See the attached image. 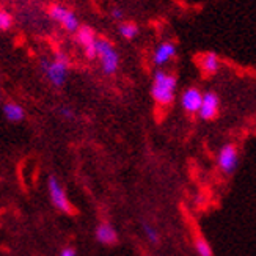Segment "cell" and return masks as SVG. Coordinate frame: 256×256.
<instances>
[{"label": "cell", "mask_w": 256, "mask_h": 256, "mask_svg": "<svg viewBox=\"0 0 256 256\" xmlns=\"http://www.w3.org/2000/svg\"><path fill=\"white\" fill-rule=\"evenodd\" d=\"M96 239L104 246H112L118 239L116 230L110 224H101L96 228Z\"/></svg>", "instance_id": "8fae6325"}, {"label": "cell", "mask_w": 256, "mask_h": 256, "mask_svg": "<svg viewBox=\"0 0 256 256\" xmlns=\"http://www.w3.org/2000/svg\"><path fill=\"white\" fill-rule=\"evenodd\" d=\"M11 26H13V16H11L8 11L0 8V32L11 28Z\"/></svg>", "instance_id": "2e32d148"}, {"label": "cell", "mask_w": 256, "mask_h": 256, "mask_svg": "<svg viewBox=\"0 0 256 256\" xmlns=\"http://www.w3.org/2000/svg\"><path fill=\"white\" fill-rule=\"evenodd\" d=\"M0 102H2V98H0Z\"/></svg>", "instance_id": "44dd1931"}, {"label": "cell", "mask_w": 256, "mask_h": 256, "mask_svg": "<svg viewBox=\"0 0 256 256\" xmlns=\"http://www.w3.org/2000/svg\"><path fill=\"white\" fill-rule=\"evenodd\" d=\"M48 190H49V196L52 204L62 212H72V208L68 196H66V192L63 186L60 184V181L55 176H50L48 181Z\"/></svg>", "instance_id": "5b68a950"}, {"label": "cell", "mask_w": 256, "mask_h": 256, "mask_svg": "<svg viewBox=\"0 0 256 256\" xmlns=\"http://www.w3.org/2000/svg\"><path fill=\"white\" fill-rule=\"evenodd\" d=\"M200 66H202L204 74H216L220 68V60L216 54L208 52L203 55L202 60H200Z\"/></svg>", "instance_id": "4fadbf2b"}, {"label": "cell", "mask_w": 256, "mask_h": 256, "mask_svg": "<svg viewBox=\"0 0 256 256\" xmlns=\"http://www.w3.org/2000/svg\"><path fill=\"white\" fill-rule=\"evenodd\" d=\"M239 164V152L234 144H225L224 148L218 151L217 156V165L218 168L224 172L225 174L234 173Z\"/></svg>", "instance_id": "8992f818"}, {"label": "cell", "mask_w": 256, "mask_h": 256, "mask_svg": "<svg viewBox=\"0 0 256 256\" xmlns=\"http://www.w3.org/2000/svg\"><path fill=\"white\" fill-rule=\"evenodd\" d=\"M41 70L46 76V79L54 85V86H63L66 79H68V70L70 63L66 55L63 52H57L52 60H42L41 62Z\"/></svg>", "instance_id": "7a4b0ae2"}, {"label": "cell", "mask_w": 256, "mask_h": 256, "mask_svg": "<svg viewBox=\"0 0 256 256\" xmlns=\"http://www.w3.org/2000/svg\"><path fill=\"white\" fill-rule=\"evenodd\" d=\"M60 115L63 118H66V120H72L74 118V112H72L71 108H66V107H62L60 108Z\"/></svg>", "instance_id": "ac0fdd59"}, {"label": "cell", "mask_w": 256, "mask_h": 256, "mask_svg": "<svg viewBox=\"0 0 256 256\" xmlns=\"http://www.w3.org/2000/svg\"><path fill=\"white\" fill-rule=\"evenodd\" d=\"M112 18L114 19H123V10H120V8H114L112 10Z\"/></svg>", "instance_id": "d6986e66"}, {"label": "cell", "mask_w": 256, "mask_h": 256, "mask_svg": "<svg viewBox=\"0 0 256 256\" xmlns=\"http://www.w3.org/2000/svg\"><path fill=\"white\" fill-rule=\"evenodd\" d=\"M195 248H196V253L200 256H212V248H210L209 244L202 238H198L195 240Z\"/></svg>", "instance_id": "9a60e30c"}, {"label": "cell", "mask_w": 256, "mask_h": 256, "mask_svg": "<svg viewBox=\"0 0 256 256\" xmlns=\"http://www.w3.org/2000/svg\"><path fill=\"white\" fill-rule=\"evenodd\" d=\"M118 30H120V35L124 40H134L138 35V27L134 24V22H123V24H120Z\"/></svg>", "instance_id": "5bb4252c"}, {"label": "cell", "mask_w": 256, "mask_h": 256, "mask_svg": "<svg viewBox=\"0 0 256 256\" xmlns=\"http://www.w3.org/2000/svg\"><path fill=\"white\" fill-rule=\"evenodd\" d=\"M49 16L58 22V24L66 30V32H71V33H77L82 26L77 16L72 13L70 8H66L64 5H52L49 8Z\"/></svg>", "instance_id": "277c9868"}, {"label": "cell", "mask_w": 256, "mask_h": 256, "mask_svg": "<svg viewBox=\"0 0 256 256\" xmlns=\"http://www.w3.org/2000/svg\"><path fill=\"white\" fill-rule=\"evenodd\" d=\"M76 36H77V42L80 44L85 55L90 60L96 58V42H98V38L94 35V32L92 27H88V26H82L79 30H77L76 33Z\"/></svg>", "instance_id": "52a82bcc"}, {"label": "cell", "mask_w": 256, "mask_h": 256, "mask_svg": "<svg viewBox=\"0 0 256 256\" xmlns=\"http://www.w3.org/2000/svg\"><path fill=\"white\" fill-rule=\"evenodd\" d=\"M178 80L176 77L165 71H156L151 85V96L156 102L162 107L170 106L176 96Z\"/></svg>", "instance_id": "6da1fadb"}, {"label": "cell", "mask_w": 256, "mask_h": 256, "mask_svg": "<svg viewBox=\"0 0 256 256\" xmlns=\"http://www.w3.org/2000/svg\"><path fill=\"white\" fill-rule=\"evenodd\" d=\"M96 58L101 63L104 74L112 76L120 68V54L116 52L115 46L108 40L98 38L96 42Z\"/></svg>", "instance_id": "3957f363"}, {"label": "cell", "mask_w": 256, "mask_h": 256, "mask_svg": "<svg viewBox=\"0 0 256 256\" xmlns=\"http://www.w3.org/2000/svg\"><path fill=\"white\" fill-rule=\"evenodd\" d=\"M203 93L195 86L187 88L181 96V106L187 114H200V108L203 104Z\"/></svg>", "instance_id": "ba28073f"}, {"label": "cell", "mask_w": 256, "mask_h": 256, "mask_svg": "<svg viewBox=\"0 0 256 256\" xmlns=\"http://www.w3.org/2000/svg\"><path fill=\"white\" fill-rule=\"evenodd\" d=\"M60 256H77V254H76V250H74V248H70V247H68V248H64V250L62 252Z\"/></svg>", "instance_id": "ffe728a7"}, {"label": "cell", "mask_w": 256, "mask_h": 256, "mask_svg": "<svg viewBox=\"0 0 256 256\" xmlns=\"http://www.w3.org/2000/svg\"><path fill=\"white\" fill-rule=\"evenodd\" d=\"M143 230H144V236H146L150 242L152 244L159 242V234H158V231H156V228H152L151 225H143Z\"/></svg>", "instance_id": "e0dca14e"}, {"label": "cell", "mask_w": 256, "mask_h": 256, "mask_svg": "<svg viewBox=\"0 0 256 256\" xmlns=\"http://www.w3.org/2000/svg\"><path fill=\"white\" fill-rule=\"evenodd\" d=\"M218 106H220V101L216 93H212V92L204 93L203 104H202V108H200V116L206 121L216 118V115L218 112Z\"/></svg>", "instance_id": "30bf717a"}, {"label": "cell", "mask_w": 256, "mask_h": 256, "mask_svg": "<svg viewBox=\"0 0 256 256\" xmlns=\"http://www.w3.org/2000/svg\"><path fill=\"white\" fill-rule=\"evenodd\" d=\"M174 55H176V46L170 41H165V42H160L159 46L154 49L152 62L156 66H164L172 58H174Z\"/></svg>", "instance_id": "9c48e42d"}, {"label": "cell", "mask_w": 256, "mask_h": 256, "mask_svg": "<svg viewBox=\"0 0 256 256\" xmlns=\"http://www.w3.org/2000/svg\"><path fill=\"white\" fill-rule=\"evenodd\" d=\"M4 116L6 118V121H10V123H19V121L24 120L26 110L18 102H6L4 106Z\"/></svg>", "instance_id": "7c38bea8"}]
</instances>
